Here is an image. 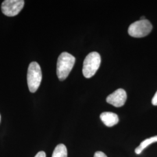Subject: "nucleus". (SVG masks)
Listing matches in <instances>:
<instances>
[{
	"instance_id": "1",
	"label": "nucleus",
	"mask_w": 157,
	"mask_h": 157,
	"mask_svg": "<svg viewBox=\"0 0 157 157\" xmlns=\"http://www.w3.org/2000/svg\"><path fill=\"white\" fill-rule=\"evenodd\" d=\"M76 59L67 52H63L58 58L56 64V75L60 81L67 78L75 65Z\"/></svg>"
},
{
	"instance_id": "2",
	"label": "nucleus",
	"mask_w": 157,
	"mask_h": 157,
	"mask_svg": "<svg viewBox=\"0 0 157 157\" xmlns=\"http://www.w3.org/2000/svg\"><path fill=\"white\" fill-rule=\"evenodd\" d=\"M42 80V73L39 64L36 62H31L29 65L27 74L29 89L31 93L38 90Z\"/></svg>"
},
{
	"instance_id": "3",
	"label": "nucleus",
	"mask_w": 157,
	"mask_h": 157,
	"mask_svg": "<svg viewBox=\"0 0 157 157\" xmlns=\"http://www.w3.org/2000/svg\"><path fill=\"white\" fill-rule=\"evenodd\" d=\"M101 64V56L97 52L89 54L84 59L83 67V74L86 78L93 77Z\"/></svg>"
},
{
	"instance_id": "4",
	"label": "nucleus",
	"mask_w": 157,
	"mask_h": 157,
	"mask_svg": "<svg viewBox=\"0 0 157 157\" xmlns=\"http://www.w3.org/2000/svg\"><path fill=\"white\" fill-rule=\"evenodd\" d=\"M152 26L148 20H140L133 23L128 29V33L132 37L140 38L147 36L151 32Z\"/></svg>"
},
{
	"instance_id": "5",
	"label": "nucleus",
	"mask_w": 157,
	"mask_h": 157,
	"mask_svg": "<svg viewBox=\"0 0 157 157\" xmlns=\"http://www.w3.org/2000/svg\"><path fill=\"white\" fill-rule=\"evenodd\" d=\"M24 4L23 0H6L2 3L1 10L7 17H15L21 11Z\"/></svg>"
},
{
	"instance_id": "6",
	"label": "nucleus",
	"mask_w": 157,
	"mask_h": 157,
	"mask_svg": "<svg viewBox=\"0 0 157 157\" xmlns=\"http://www.w3.org/2000/svg\"><path fill=\"white\" fill-rule=\"evenodd\" d=\"M126 100V91L122 89H119L107 97V102L114 107H121L124 105Z\"/></svg>"
},
{
	"instance_id": "7",
	"label": "nucleus",
	"mask_w": 157,
	"mask_h": 157,
	"mask_svg": "<svg viewBox=\"0 0 157 157\" xmlns=\"http://www.w3.org/2000/svg\"><path fill=\"white\" fill-rule=\"evenodd\" d=\"M102 122L108 127H112L118 124L119 122L118 116L115 113L104 112L100 115Z\"/></svg>"
},
{
	"instance_id": "8",
	"label": "nucleus",
	"mask_w": 157,
	"mask_h": 157,
	"mask_svg": "<svg viewBox=\"0 0 157 157\" xmlns=\"http://www.w3.org/2000/svg\"><path fill=\"white\" fill-rule=\"evenodd\" d=\"M157 142V136H153L150 138L147 139L143 141L140 144V146H138L136 149H135V152L137 154H140L142 151L147 147L148 146L152 143Z\"/></svg>"
},
{
	"instance_id": "9",
	"label": "nucleus",
	"mask_w": 157,
	"mask_h": 157,
	"mask_svg": "<svg viewBox=\"0 0 157 157\" xmlns=\"http://www.w3.org/2000/svg\"><path fill=\"white\" fill-rule=\"evenodd\" d=\"M67 148L63 144H59L55 148L52 157H67Z\"/></svg>"
},
{
	"instance_id": "10",
	"label": "nucleus",
	"mask_w": 157,
	"mask_h": 157,
	"mask_svg": "<svg viewBox=\"0 0 157 157\" xmlns=\"http://www.w3.org/2000/svg\"><path fill=\"white\" fill-rule=\"evenodd\" d=\"M94 157H108L105 154H104L103 152L97 151L94 154Z\"/></svg>"
},
{
	"instance_id": "11",
	"label": "nucleus",
	"mask_w": 157,
	"mask_h": 157,
	"mask_svg": "<svg viewBox=\"0 0 157 157\" xmlns=\"http://www.w3.org/2000/svg\"><path fill=\"white\" fill-rule=\"evenodd\" d=\"M152 104L153 105L157 106V91L155 95H154L152 99Z\"/></svg>"
},
{
	"instance_id": "12",
	"label": "nucleus",
	"mask_w": 157,
	"mask_h": 157,
	"mask_svg": "<svg viewBox=\"0 0 157 157\" xmlns=\"http://www.w3.org/2000/svg\"><path fill=\"white\" fill-rule=\"evenodd\" d=\"M34 157H46V154L45 152L41 151L39 152Z\"/></svg>"
},
{
	"instance_id": "13",
	"label": "nucleus",
	"mask_w": 157,
	"mask_h": 157,
	"mask_svg": "<svg viewBox=\"0 0 157 157\" xmlns=\"http://www.w3.org/2000/svg\"><path fill=\"white\" fill-rule=\"evenodd\" d=\"M146 19V17H140V20H145Z\"/></svg>"
},
{
	"instance_id": "14",
	"label": "nucleus",
	"mask_w": 157,
	"mask_h": 157,
	"mask_svg": "<svg viewBox=\"0 0 157 157\" xmlns=\"http://www.w3.org/2000/svg\"><path fill=\"white\" fill-rule=\"evenodd\" d=\"M0 122H1V115H0Z\"/></svg>"
}]
</instances>
